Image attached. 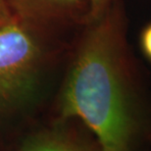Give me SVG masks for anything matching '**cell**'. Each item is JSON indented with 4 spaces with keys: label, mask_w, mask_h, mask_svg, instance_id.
<instances>
[{
    "label": "cell",
    "mask_w": 151,
    "mask_h": 151,
    "mask_svg": "<svg viewBox=\"0 0 151 151\" xmlns=\"http://www.w3.org/2000/svg\"><path fill=\"white\" fill-rule=\"evenodd\" d=\"M55 105V118L77 120L101 151H139L141 98L123 0L80 28Z\"/></svg>",
    "instance_id": "1"
},
{
    "label": "cell",
    "mask_w": 151,
    "mask_h": 151,
    "mask_svg": "<svg viewBox=\"0 0 151 151\" xmlns=\"http://www.w3.org/2000/svg\"><path fill=\"white\" fill-rule=\"evenodd\" d=\"M54 34L14 19L0 28V117L24 106L64 45Z\"/></svg>",
    "instance_id": "2"
},
{
    "label": "cell",
    "mask_w": 151,
    "mask_h": 151,
    "mask_svg": "<svg viewBox=\"0 0 151 151\" xmlns=\"http://www.w3.org/2000/svg\"><path fill=\"white\" fill-rule=\"evenodd\" d=\"M14 19L59 34L88 21L89 0H6Z\"/></svg>",
    "instance_id": "3"
},
{
    "label": "cell",
    "mask_w": 151,
    "mask_h": 151,
    "mask_svg": "<svg viewBox=\"0 0 151 151\" xmlns=\"http://www.w3.org/2000/svg\"><path fill=\"white\" fill-rule=\"evenodd\" d=\"M77 120L54 119L24 137L11 151H101L91 132H83Z\"/></svg>",
    "instance_id": "4"
},
{
    "label": "cell",
    "mask_w": 151,
    "mask_h": 151,
    "mask_svg": "<svg viewBox=\"0 0 151 151\" xmlns=\"http://www.w3.org/2000/svg\"><path fill=\"white\" fill-rule=\"evenodd\" d=\"M116 1H118V0H89L90 11H89L88 21L94 20L96 18L100 17Z\"/></svg>",
    "instance_id": "5"
},
{
    "label": "cell",
    "mask_w": 151,
    "mask_h": 151,
    "mask_svg": "<svg viewBox=\"0 0 151 151\" xmlns=\"http://www.w3.org/2000/svg\"><path fill=\"white\" fill-rule=\"evenodd\" d=\"M139 42L143 54L149 61H151V23H149L141 32Z\"/></svg>",
    "instance_id": "6"
},
{
    "label": "cell",
    "mask_w": 151,
    "mask_h": 151,
    "mask_svg": "<svg viewBox=\"0 0 151 151\" xmlns=\"http://www.w3.org/2000/svg\"><path fill=\"white\" fill-rule=\"evenodd\" d=\"M14 20L6 0H0V28L8 25Z\"/></svg>",
    "instance_id": "7"
},
{
    "label": "cell",
    "mask_w": 151,
    "mask_h": 151,
    "mask_svg": "<svg viewBox=\"0 0 151 151\" xmlns=\"http://www.w3.org/2000/svg\"><path fill=\"white\" fill-rule=\"evenodd\" d=\"M0 151H4V150H1V148H0Z\"/></svg>",
    "instance_id": "8"
}]
</instances>
